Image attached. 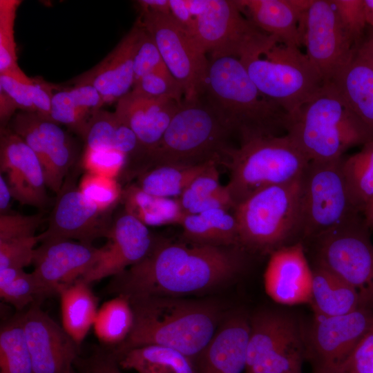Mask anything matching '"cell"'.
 Here are the masks:
<instances>
[{
  "mask_svg": "<svg viewBox=\"0 0 373 373\" xmlns=\"http://www.w3.org/2000/svg\"><path fill=\"white\" fill-rule=\"evenodd\" d=\"M244 265L240 246L155 241L141 261L113 276L107 291L128 299L203 292L230 280Z\"/></svg>",
  "mask_w": 373,
  "mask_h": 373,
  "instance_id": "1",
  "label": "cell"
},
{
  "mask_svg": "<svg viewBox=\"0 0 373 373\" xmlns=\"http://www.w3.org/2000/svg\"><path fill=\"white\" fill-rule=\"evenodd\" d=\"M128 300L133 311V325L128 337L112 354L156 345L195 359L216 332L220 314L212 303L170 296H145Z\"/></svg>",
  "mask_w": 373,
  "mask_h": 373,
  "instance_id": "2",
  "label": "cell"
},
{
  "mask_svg": "<svg viewBox=\"0 0 373 373\" xmlns=\"http://www.w3.org/2000/svg\"><path fill=\"white\" fill-rule=\"evenodd\" d=\"M202 97L241 142L286 133L288 114L258 90L238 58L210 57Z\"/></svg>",
  "mask_w": 373,
  "mask_h": 373,
  "instance_id": "3",
  "label": "cell"
},
{
  "mask_svg": "<svg viewBox=\"0 0 373 373\" xmlns=\"http://www.w3.org/2000/svg\"><path fill=\"white\" fill-rule=\"evenodd\" d=\"M310 160L287 133L258 137L224 150L229 170L226 188L236 205L255 193L301 178Z\"/></svg>",
  "mask_w": 373,
  "mask_h": 373,
  "instance_id": "4",
  "label": "cell"
},
{
  "mask_svg": "<svg viewBox=\"0 0 373 373\" xmlns=\"http://www.w3.org/2000/svg\"><path fill=\"white\" fill-rule=\"evenodd\" d=\"M231 133L202 97L183 99L157 144L142 160L139 173L164 165L219 162Z\"/></svg>",
  "mask_w": 373,
  "mask_h": 373,
  "instance_id": "5",
  "label": "cell"
},
{
  "mask_svg": "<svg viewBox=\"0 0 373 373\" xmlns=\"http://www.w3.org/2000/svg\"><path fill=\"white\" fill-rule=\"evenodd\" d=\"M286 133L310 161L337 160L348 149L370 141L330 82H325L297 112L288 115Z\"/></svg>",
  "mask_w": 373,
  "mask_h": 373,
  "instance_id": "6",
  "label": "cell"
},
{
  "mask_svg": "<svg viewBox=\"0 0 373 373\" xmlns=\"http://www.w3.org/2000/svg\"><path fill=\"white\" fill-rule=\"evenodd\" d=\"M302 178L263 189L236 206L240 247L271 253L300 238Z\"/></svg>",
  "mask_w": 373,
  "mask_h": 373,
  "instance_id": "7",
  "label": "cell"
},
{
  "mask_svg": "<svg viewBox=\"0 0 373 373\" xmlns=\"http://www.w3.org/2000/svg\"><path fill=\"white\" fill-rule=\"evenodd\" d=\"M240 60L258 90L288 115L297 112L325 83L296 46L278 42L260 56Z\"/></svg>",
  "mask_w": 373,
  "mask_h": 373,
  "instance_id": "8",
  "label": "cell"
},
{
  "mask_svg": "<svg viewBox=\"0 0 373 373\" xmlns=\"http://www.w3.org/2000/svg\"><path fill=\"white\" fill-rule=\"evenodd\" d=\"M192 6L193 36L210 57L260 56L279 42L245 17L235 0H192Z\"/></svg>",
  "mask_w": 373,
  "mask_h": 373,
  "instance_id": "9",
  "label": "cell"
},
{
  "mask_svg": "<svg viewBox=\"0 0 373 373\" xmlns=\"http://www.w3.org/2000/svg\"><path fill=\"white\" fill-rule=\"evenodd\" d=\"M361 215L312 241L315 265L333 273L357 292L361 307L373 310V244Z\"/></svg>",
  "mask_w": 373,
  "mask_h": 373,
  "instance_id": "10",
  "label": "cell"
},
{
  "mask_svg": "<svg viewBox=\"0 0 373 373\" xmlns=\"http://www.w3.org/2000/svg\"><path fill=\"white\" fill-rule=\"evenodd\" d=\"M304 327L291 314L264 310L249 322L246 373H302Z\"/></svg>",
  "mask_w": 373,
  "mask_h": 373,
  "instance_id": "11",
  "label": "cell"
},
{
  "mask_svg": "<svg viewBox=\"0 0 373 373\" xmlns=\"http://www.w3.org/2000/svg\"><path fill=\"white\" fill-rule=\"evenodd\" d=\"M343 157L309 162L302 178L300 239L312 240L361 215L350 198L342 169Z\"/></svg>",
  "mask_w": 373,
  "mask_h": 373,
  "instance_id": "12",
  "label": "cell"
},
{
  "mask_svg": "<svg viewBox=\"0 0 373 373\" xmlns=\"http://www.w3.org/2000/svg\"><path fill=\"white\" fill-rule=\"evenodd\" d=\"M140 20L155 41L171 75L182 86L184 99H200L208 72L207 52L171 15L141 11Z\"/></svg>",
  "mask_w": 373,
  "mask_h": 373,
  "instance_id": "13",
  "label": "cell"
},
{
  "mask_svg": "<svg viewBox=\"0 0 373 373\" xmlns=\"http://www.w3.org/2000/svg\"><path fill=\"white\" fill-rule=\"evenodd\" d=\"M373 327V310L360 307L336 316L314 315L304 327L305 358L314 373H335Z\"/></svg>",
  "mask_w": 373,
  "mask_h": 373,
  "instance_id": "14",
  "label": "cell"
},
{
  "mask_svg": "<svg viewBox=\"0 0 373 373\" xmlns=\"http://www.w3.org/2000/svg\"><path fill=\"white\" fill-rule=\"evenodd\" d=\"M303 45L325 82L350 62L356 49L331 0H312L305 17Z\"/></svg>",
  "mask_w": 373,
  "mask_h": 373,
  "instance_id": "15",
  "label": "cell"
},
{
  "mask_svg": "<svg viewBox=\"0 0 373 373\" xmlns=\"http://www.w3.org/2000/svg\"><path fill=\"white\" fill-rule=\"evenodd\" d=\"M8 126L35 153L42 164L47 187L58 193L74 160L73 142L67 133L51 119L21 111Z\"/></svg>",
  "mask_w": 373,
  "mask_h": 373,
  "instance_id": "16",
  "label": "cell"
},
{
  "mask_svg": "<svg viewBox=\"0 0 373 373\" xmlns=\"http://www.w3.org/2000/svg\"><path fill=\"white\" fill-rule=\"evenodd\" d=\"M35 250L34 275L42 298L82 278L99 260L102 249L72 240L41 242Z\"/></svg>",
  "mask_w": 373,
  "mask_h": 373,
  "instance_id": "17",
  "label": "cell"
},
{
  "mask_svg": "<svg viewBox=\"0 0 373 373\" xmlns=\"http://www.w3.org/2000/svg\"><path fill=\"white\" fill-rule=\"evenodd\" d=\"M20 316L33 373H75L79 345L41 309L40 303Z\"/></svg>",
  "mask_w": 373,
  "mask_h": 373,
  "instance_id": "18",
  "label": "cell"
},
{
  "mask_svg": "<svg viewBox=\"0 0 373 373\" xmlns=\"http://www.w3.org/2000/svg\"><path fill=\"white\" fill-rule=\"evenodd\" d=\"M57 194L48 227L39 235L40 242L65 239L92 245L95 240L107 237L111 224L106 213L88 201L78 188L64 184Z\"/></svg>",
  "mask_w": 373,
  "mask_h": 373,
  "instance_id": "19",
  "label": "cell"
},
{
  "mask_svg": "<svg viewBox=\"0 0 373 373\" xmlns=\"http://www.w3.org/2000/svg\"><path fill=\"white\" fill-rule=\"evenodd\" d=\"M1 173L12 197L23 205L44 207L48 200L42 164L32 149L8 126H1Z\"/></svg>",
  "mask_w": 373,
  "mask_h": 373,
  "instance_id": "20",
  "label": "cell"
},
{
  "mask_svg": "<svg viewBox=\"0 0 373 373\" xmlns=\"http://www.w3.org/2000/svg\"><path fill=\"white\" fill-rule=\"evenodd\" d=\"M106 238L108 242L102 247L99 260L80 278L88 284L115 276L137 264L155 242L148 227L125 211L111 224Z\"/></svg>",
  "mask_w": 373,
  "mask_h": 373,
  "instance_id": "21",
  "label": "cell"
},
{
  "mask_svg": "<svg viewBox=\"0 0 373 373\" xmlns=\"http://www.w3.org/2000/svg\"><path fill=\"white\" fill-rule=\"evenodd\" d=\"M312 283V269L301 242L271 253L264 285L266 293L275 302L287 305L310 303Z\"/></svg>",
  "mask_w": 373,
  "mask_h": 373,
  "instance_id": "22",
  "label": "cell"
},
{
  "mask_svg": "<svg viewBox=\"0 0 373 373\" xmlns=\"http://www.w3.org/2000/svg\"><path fill=\"white\" fill-rule=\"evenodd\" d=\"M142 29L137 19L117 46L97 65L72 82L93 86L105 104L117 102L131 91L134 84L133 57Z\"/></svg>",
  "mask_w": 373,
  "mask_h": 373,
  "instance_id": "23",
  "label": "cell"
},
{
  "mask_svg": "<svg viewBox=\"0 0 373 373\" xmlns=\"http://www.w3.org/2000/svg\"><path fill=\"white\" fill-rule=\"evenodd\" d=\"M243 15L280 43L303 46L304 20L312 0H236Z\"/></svg>",
  "mask_w": 373,
  "mask_h": 373,
  "instance_id": "24",
  "label": "cell"
},
{
  "mask_svg": "<svg viewBox=\"0 0 373 373\" xmlns=\"http://www.w3.org/2000/svg\"><path fill=\"white\" fill-rule=\"evenodd\" d=\"M181 104L146 97L131 90L117 102L115 113L136 135L144 157L160 142Z\"/></svg>",
  "mask_w": 373,
  "mask_h": 373,
  "instance_id": "25",
  "label": "cell"
},
{
  "mask_svg": "<svg viewBox=\"0 0 373 373\" xmlns=\"http://www.w3.org/2000/svg\"><path fill=\"white\" fill-rule=\"evenodd\" d=\"M249 322L242 314L229 318L194 361L197 373H241L245 369Z\"/></svg>",
  "mask_w": 373,
  "mask_h": 373,
  "instance_id": "26",
  "label": "cell"
},
{
  "mask_svg": "<svg viewBox=\"0 0 373 373\" xmlns=\"http://www.w3.org/2000/svg\"><path fill=\"white\" fill-rule=\"evenodd\" d=\"M329 82L347 111L373 140V64L355 49L350 62Z\"/></svg>",
  "mask_w": 373,
  "mask_h": 373,
  "instance_id": "27",
  "label": "cell"
},
{
  "mask_svg": "<svg viewBox=\"0 0 373 373\" xmlns=\"http://www.w3.org/2000/svg\"><path fill=\"white\" fill-rule=\"evenodd\" d=\"M104 105L102 97L93 86L75 84L72 87L54 92L50 119L68 126L82 136L90 119Z\"/></svg>",
  "mask_w": 373,
  "mask_h": 373,
  "instance_id": "28",
  "label": "cell"
},
{
  "mask_svg": "<svg viewBox=\"0 0 373 373\" xmlns=\"http://www.w3.org/2000/svg\"><path fill=\"white\" fill-rule=\"evenodd\" d=\"M180 224L183 236L193 243L240 246L238 224L233 213H230L229 210L216 208L185 214Z\"/></svg>",
  "mask_w": 373,
  "mask_h": 373,
  "instance_id": "29",
  "label": "cell"
},
{
  "mask_svg": "<svg viewBox=\"0 0 373 373\" xmlns=\"http://www.w3.org/2000/svg\"><path fill=\"white\" fill-rule=\"evenodd\" d=\"M310 303L314 314L336 316L347 314L361 307L356 290L341 278L315 265Z\"/></svg>",
  "mask_w": 373,
  "mask_h": 373,
  "instance_id": "30",
  "label": "cell"
},
{
  "mask_svg": "<svg viewBox=\"0 0 373 373\" xmlns=\"http://www.w3.org/2000/svg\"><path fill=\"white\" fill-rule=\"evenodd\" d=\"M109 354L120 367L137 373H197L193 358L164 346L144 345L117 355Z\"/></svg>",
  "mask_w": 373,
  "mask_h": 373,
  "instance_id": "31",
  "label": "cell"
},
{
  "mask_svg": "<svg viewBox=\"0 0 373 373\" xmlns=\"http://www.w3.org/2000/svg\"><path fill=\"white\" fill-rule=\"evenodd\" d=\"M88 283L79 279L59 292L62 327L80 345L93 325L98 309Z\"/></svg>",
  "mask_w": 373,
  "mask_h": 373,
  "instance_id": "32",
  "label": "cell"
},
{
  "mask_svg": "<svg viewBox=\"0 0 373 373\" xmlns=\"http://www.w3.org/2000/svg\"><path fill=\"white\" fill-rule=\"evenodd\" d=\"M124 211L146 227L180 224L184 213L178 198H162L142 191L136 184L123 190Z\"/></svg>",
  "mask_w": 373,
  "mask_h": 373,
  "instance_id": "33",
  "label": "cell"
},
{
  "mask_svg": "<svg viewBox=\"0 0 373 373\" xmlns=\"http://www.w3.org/2000/svg\"><path fill=\"white\" fill-rule=\"evenodd\" d=\"M56 86L41 79L27 76L22 70L0 74V90L17 109L50 118L52 96Z\"/></svg>",
  "mask_w": 373,
  "mask_h": 373,
  "instance_id": "34",
  "label": "cell"
},
{
  "mask_svg": "<svg viewBox=\"0 0 373 373\" xmlns=\"http://www.w3.org/2000/svg\"><path fill=\"white\" fill-rule=\"evenodd\" d=\"M216 164H211L198 175L178 198L184 214L216 208L227 210L235 208L226 186L220 182Z\"/></svg>",
  "mask_w": 373,
  "mask_h": 373,
  "instance_id": "35",
  "label": "cell"
},
{
  "mask_svg": "<svg viewBox=\"0 0 373 373\" xmlns=\"http://www.w3.org/2000/svg\"><path fill=\"white\" fill-rule=\"evenodd\" d=\"M216 161L198 165H158L139 173L137 186L153 195L178 198L189 184Z\"/></svg>",
  "mask_w": 373,
  "mask_h": 373,
  "instance_id": "36",
  "label": "cell"
},
{
  "mask_svg": "<svg viewBox=\"0 0 373 373\" xmlns=\"http://www.w3.org/2000/svg\"><path fill=\"white\" fill-rule=\"evenodd\" d=\"M342 169L351 202L361 214L373 196V140L358 152L343 157Z\"/></svg>",
  "mask_w": 373,
  "mask_h": 373,
  "instance_id": "37",
  "label": "cell"
},
{
  "mask_svg": "<svg viewBox=\"0 0 373 373\" xmlns=\"http://www.w3.org/2000/svg\"><path fill=\"white\" fill-rule=\"evenodd\" d=\"M134 321L128 299L115 296L98 309L93 327L96 336L106 345H119L129 335Z\"/></svg>",
  "mask_w": 373,
  "mask_h": 373,
  "instance_id": "38",
  "label": "cell"
},
{
  "mask_svg": "<svg viewBox=\"0 0 373 373\" xmlns=\"http://www.w3.org/2000/svg\"><path fill=\"white\" fill-rule=\"evenodd\" d=\"M0 373H33L20 315L1 328Z\"/></svg>",
  "mask_w": 373,
  "mask_h": 373,
  "instance_id": "39",
  "label": "cell"
},
{
  "mask_svg": "<svg viewBox=\"0 0 373 373\" xmlns=\"http://www.w3.org/2000/svg\"><path fill=\"white\" fill-rule=\"evenodd\" d=\"M0 296L18 310L43 299L32 273L12 268L0 270Z\"/></svg>",
  "mask_w": 373,
  "mask_h": 373,
  "instance_id": "40",
  "label": "cell"
},
{
  "mask_svg": "<svg viewBox=\"0 0 373 373\" xmlns=\"http://www.w3.org/2000/svg\"><path fill=\"white\" fill-rule=\"evenodd\" d=\"M19 0H0V74L21 71L17 64L15 21Z\"/></svg>",
  "mask_w": 373,
  "mask_h": 373,
  "instance_id": "41",
  "label": "cell"
},
{
  "mask_svg": "<svg viewBox=\"0 0 373 373\" xmlns=\"http://www.w3.org/2000/svg\"><path fill=\"white\" fill-rule=\"evenodd\" d=\"M78 189L99 211L107 213L122 198L123 190L115 178L86 173Z\"/></svg>",
  "mask_w": 373,
  "mask_h": 373,
  "instance_id": "42",
  "label": "cell"
},
{
  "mask_svg": "<svg viewBox=\"0 0 373 373\" xmlns=\"http://www.w3.org/2000/svg\"><path fill=\"white\" fill-rule=\"evenodd\" d=\"M131 90L146 97L171 99L179 104L184 99L182 86L168 70L144 75L134 83Z\"/></svg>",
  "mask_w": 373,
  "mask_h": 373,
  "instance_id": "43",
  "label": "cell"
},
{
  "mask_svg": "<svg viewBox=\"0 0 373 373\" xmlns=\"http://www.w3.org/2000/svg\"><path fill=\"white\" fill-rule=\"evenodd\" d=\"M120 121L115 112L100 109L88 121L82 137L85 147L113 149L115 138Z\"/></svg>",
  "mask_w": 373,
  "mask_h": 373,
  "instance_id": "44",
  "label": "cell"
},
{
  "mask_svg": "<svg viewBox=\"0 0 373 373\" xmlns=\"http://www.w3.org/2000/svg\"><path fill=\"white\" fill-rule=\"evenodd\" d=\"M127 156L115 149L85 147L82 164L86 173L115 178L124 169Z\"/></svg>",
  "mask_w": 373,
  "mask_h": 373,
  "instance_id": "45",
  "label": "cell"
},
{
  "mask_svg": "<svg viewBox=\"0 0 373 373\" xmlns=\"http://www.w3.org/2000/svg\"><path fill=\"white\" fill-rule=\"evenodd\" d=\"M345 32L356 47L367 26L364 0H331Z\"/></svg>",
  "mask_w": 373,
  "mask_h": 373,
  "instance_id": "46",
  "label": "cell"
},
{
  "mask_svg": "<svg viewBox=\"0 0 373 373\" xmlns=\"http://www.w3.org/2000/svg\"><path fill=\"white\" fill-rule=\"evenodd\" d=\"M164 70L168 69L161 54L153 38L142 26L133 57L134 83L145 75Z\"/></svg>",
  "mask_w": 373,
  "mask_h": 373,
  "instance_id": "47",
  "label": "cell"
},
{
  "mask_svg": "<svg viewBox=\"0 0 373 373\" xmlns=\"http://www.w3.org/2000/svg\"><path fill=\"white\" fill-rule=\"evenodd\" d=\"M40 237L0 241V270L12 268L23 269L32 263L35 245Z\"/></svg>",
  "mask_w": 373,
  "mask_h": 373,
  "instance_id": "48",
  "label": "cell"
},
{
  "mask_svg": "<svg viewBox=\"0 0 373 373\" xmlns=\"http://www.w3.org/2000/svg\"><path fill=\"white\" fill-rule=\"evenodd\" d=\"M43 221L41 213L30 216L1 213L0 241L35 236V232Z\"/></svg>",
  "mask_w": 373,
  "mask_h": 373,
  "instance_id": "49",
  "label": "cell"
},
{
  "mask_svg": "<svg viewBox=\"0 0 373 373\" xmlns=\"http://www.w3.org/2000/svg\"><path fill=\"white\" fill-rule=\"evenodd\" d=\"M335 373H373V327Z\"/></svg>",
  "mask_w": 373,
  "mask_h": 373,
  "instance_id": "50",
  "label": "cell"
},
{
  "mask_svg": "<svg viewBox=\"0 0 373 373\" xmlns=\"http://www.w3.org/2000/svg\"><path fill=\"white\" fill-rule=\"evenodd\" d=\"M82 373H123L109 353H97L82 361H76Z\"/></svg>",
  "mask_w": 373,
  "mask_h": 373,
  "instance_id": "51",
  "label": "cell"
},
{
  "mask_svg": "<svg viewBox=\"0 0 373 373\" xmlns=\"http://www.w3.org/2000/svg\"><path fill=\"white\" fill-rule=\"evenodd\" d=\"M169 2L172 17L193 35L195 15L191 0H169Z\"/></svg>",
  "mask_w": 373,
  "mask_h": 373,
  "instance_id": "52",
  "label": "cell"
},
{
  "mask_svg": "<svg viewBox=\"0 0 373 373\" xmlns=\"http://www.w3.org/2000/svg\"><path fill=\"white\" fill-rule=\"evenodd\" d=\"M137 3L141 11L170 14L169 0H140Z\"/></svg>",
  "mask_w": 373,
  "mask_h": 373,
  "instance_id": "53",
  "label": "cell"
},
{
  "mask_svg": "<svg viewBox=\"0 0 373 373\" xmlns=\"http://www.w3.org/2000/svg\"><path fill=\"white\" fill-rule=\"evenodd\" d=\"M356 50L373 64V28L369 27L366 36L363 37Z\"/></svg>",
  "mask_w": 373,
  "mask_h": 373,
  "instance_id": "54",
  "label": "cell"
},
{
  "mask_svg": "<svg viewBox=\"0 0 373 373\" xmlns=\"http://www.w3.org/2000/svg\"><path fill=\"white\" fill-rule=\"evenodd\" d=\"M12 198V193L7 181L5 178L1 173L0 175V211L1 213H5L4 211L8 209L10 198Z\"/></svg>",
  "mask_w": 373,
  "mask_h": 373,
  "instance_id": "55",
  "label": "cell"
},
{
  "mask_svg": "<svg viewBox=\"0 0 373 373\" xmlns=\"http://www.w3.org/2000/svg\"><path fill=\"white\" fill-rule=\"evenodd\" d=\"M361 214L366 226L370 229H373V196L365 206Z\"/></svg>",
  "mask_w": 373,
  "mask_h": 373,
  "instance_id": "56",
  "label": "cell"
},
{
  "mask_svg": "<svg viewBox=\"0 0 373 373\" xmlns=\"http://www.w3.org/2000/svg\"><path fill=\"white\" fill-rule=\"evenodd\" d=\"M367 26L373 28V0H364Z\"/></svg>",
  "mask_w": 373,
  "mask_h": 373,
  "instance_id": "57",
  "label": "cell"
}]
</instances>
